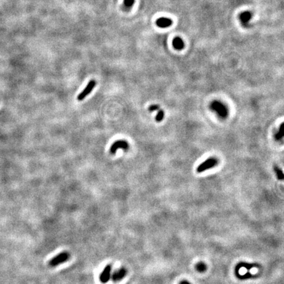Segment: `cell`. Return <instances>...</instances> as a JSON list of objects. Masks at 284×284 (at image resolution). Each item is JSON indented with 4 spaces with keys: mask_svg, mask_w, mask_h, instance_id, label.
<instances>
[{
    "mask_svg": "<svg viewBox=\"0 0 284 284\" xmlns=\"http://www.w3.org/2000/svg\"><path fill=\"white\" fill-rule=\"evenodd\" d=\"M210 107L213 111L219 114L221 118H226L228 114V110L225 105L220 101H214L210 105Z\"/></svg>",
    "mask_w": 284,
    "mask_h": 284,
    "instance_id": "cell-1",
    "label": "cell"
},
{
    "mask_svg": "<svg viewBox=\"0 0 284 284\" xmlns=\"http://www.w3.org/2000/svg\"><path fill=\"white\" fill-rule=\"evenodd\" d=\"M69 258H70L69 253L67 252H62L49 260V265L51 267L57 266L61 264L67 262Z\"/></svg>",
    "mask_w": 284,
    "mask_h": 284,
    "instance_id": "cell-2",
    "label": "cell"
},
{
    "mask_svg": "<svg viewBox=\"0 0 284 284\" xmlns=\"http://www.w3.org/2000/svg\"><path fill=\"white\" fill-rule=\"evenodd\" d=\"M218 164V160L214 157H210L207 160L201 163L197 168V172L199 173L203 172L215 167Z\"/></svg>",
    "mask_w": 284,
    "mask_h": 284,
    "instance_id": "cell-3",
    "label": "cell"
},
{
    "mask_svg": "<svg viewBox=\"0 0 284 284\" xmlns=\"http://www.w3.org/2000/svg\"><path fill=\"white\" fill-rule=\"evenodd\" d=\"M95 85H96V81L94 80H90L88 82L86 87L84 88V90L78 95L77 100L78 101L84 100V99L92 91V90H93V89L95 88Z\"/></svg>",
    "mask_w": 284,
    "mask_h": 284,
    "instance_id": "cell-4",
    "label": "cell"
},
{
    "mask_svg": "<svg viewBox=\"0 0 284 284\" xmlns=\"http://www.w3.org/2000/svg\"><path fill=\"white\" fill-rule=\"evenodd\" d=\"M129 148V145L128 142L125 140H117L114 141L110 148V153L113 155L116 153L118 149H123L126 151Z\"/></svg>",
    "mask_w": 284,
    "mask_h": 284,
    "instance_id": "cell-5",
    "label": "cell"
},
{
    "mask_svg": "<svg viewBox=\"0 0 284 284\" xmlns=\"http://www.w3.org/2000/svg\"><path fill=\"white\" fill-rule=\"evenodd\" d=\"M111 270L112 266L111 265H108L105 267L100 276V280L101 283H106L109 281L111 277Z\"/></svg>",
    "mask_w": 284,
    "mask_h": 284,
    "instance_id": "cell-6",
    "label": "cell"
},
{
    "mask_svg": "<svg viewBox=\"0 0 284 284\" xmlns=\"http://www.w3.org/2000/svg\"><path fill=\"white\" fill-rule=\"evenodd\" d=\"M127 273V270L125 269L124 268H120L118 270H116L113 274V275L111 276V278H112V280L114 282H120V280H123L125 276L126 275Z\"/></svg>",
    "mask_w": 284,
    "mask_h": 284,
    "instance_id": "cell-7",
    "label": "cell"
},
{
    "mask_svg": "<svg viewBox=\"0 0 284 284\" xmlns=\"http://www.w3.org/2000/svg\"><path fill=\"white\" fill-rule=\"evenodd\" d=\"M156 25L159 28H168L172 25V21L170 19L161 17L157 20Z\"/></svg>",
    "mask_w": 284,
    "mask_h": 284,
    "instance_id": "cell-8",
    "label": "cell"
},
{
    "mask_svg": "<svg viewBox=\"0 0 284 284\" xmlns=\"http://www.w3.org/2000/svg\"><path fill=\"white\" fill-rule=\"evenodd\" d=\"M172 45L174 49H177V50H181L184 47V41L180 37H176L174 38L172 41Z\"/></svg>",
    "mask_w": 284,
    "mask_h": 284,
    "instance_id": "cell-9",
    "label": "cell"
},
{
    "mask_svg": "<svg viewBox=\"0 0 284 284\" xmlns=\"http://www.w3.org/2000/svg\"><path fill=\"white\" fill-rule=\"evenodd\" d=\"M251 18V14L248 11L244 12L240 15V19L243 22H247Z\"/></svg>",
    "mask_w": 284,
    "mask_h": 284,
    "instance_id": "cell-10",
    "label": "cell"
},
{
    "mask_svg": "<svg viewBox=\"0 0 284 284\" xmlns=\"http://www.w3.org/2000/svg\"><path fill=\"white\" fill-rule=\"evenodd\" d=\"M274 171L276 174V176H277V178H278V179L280 180H283L284 178V175H283L282 170L281 169H280L278 167H275Z\"/></svg>",
    "mask_w": 284,
    "mask_h": 284,
    "instance_id": "cell-11",
    "label": "cell"
},
{
    "mask_svg": "<svg viewBox=\"0 0 284 284\" xmlns=\"http://www.w3.org/2000/svg\"><path fill=\"white\" fill-rule=\"evenodd\" d=\"M196 270L199 272H203L207 270V266L203 262H199L196 265Z\"/></svg>",
    "mask_w": 284,
    "mask_h": 284,
    "instance_id": "cell-12",
    "label": "cell"
},
{
    "mask_svg": "<svg viewBox=\"0 0 284 284\" xmlns=\"http://www.w3.org/2000/svg\"><path fill=\"white\" fill-rule=\"evenodd\" d=\"M164 111L161 110V109H158V113L157 114L156 118H155V119H156V121L158 122V123H160V122H161L162 120H163V119L164 118Z\"/></svg>",
    "mask_w": 284,
    "mask_h": 284,
    "instance_id": "cell-13",
    "label": "cell"
},
{
    "mask_svg": "<svg viewBox=\"0 0 284 284\" xmlns=\"http://www.w3.org/2000/svg\"><path fill=\"white\" fill-rule=\"evenodd\" d=\"M283 124L282 123V124H281V126H280L279 130L278 131V132H277V134H276V138L277 140H280L281 139H282L283 137Z\"/></svg>",
    "mask_w": 284,
    "mask_h": 284,
    "instance_id": "cell-14",
    "label": "cell"
},
{
    "mask_svg": "<svg viewBox=\"0 0 284 284\" xmlns=\"http://www.w3.org/2000/svg\"><path fill=\"white\" fill-rule=\"evenodd\" d=\"M135 0H124V6L127 9H130L134 4Z\"/></svg>",
    "mask_w": 284,
    "mask_h": 284,
    "instance_id": "cell-15",
    "label": "cell"
},
{
    "mask_svg": "<svg viewBox=\"0 0 284 284\" xmlns=\"http://www.w3.org/2000/svg\"><path fill=\"white\" fill-rule=\"evenodd\" d=\"M158 109H160V106L158 105H152L151 106L149 107V111L150 112L152 111H158Z\"/></svg>",
    "mask_w": 284,
    "mask_h": 284,
    "instance_id": "cell-16",
    "label": "cell"
},
{
    "mask_svg": "<svg viewBox=\"0 0 284 284\" xmlns=\"http://www.w3.org/2000/svg\"><path fill=\"white\" fill-rule=\"evenodd\" d=\"M180 284H191V283L187 281H183L180 283Z\"/></svg>",
    "mask_w": 284,
    "mask_h": 284,
    "instance_id": "cell-17",
    "label": "cell"
}]
</instances>
